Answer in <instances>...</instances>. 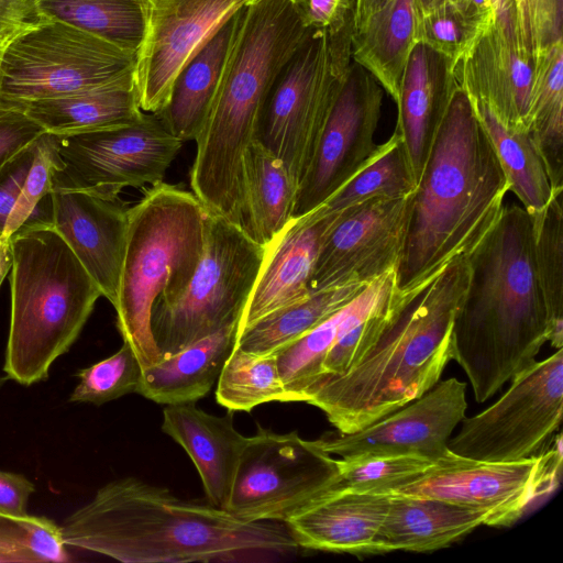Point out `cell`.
<instances>
[{"instance_id":"1","label":"cell","mask_w":563,"mask_h":563,"mask_svg":"<svg viewBox=\"0 0 563 563\" xmlns=\"http://www.w3.org/2000/svg\"><path fill=\"white\" fill-rule=\"evenodd\" d=\"M59 528L66 547L125 563L267 562L298 548L279 522L243 521L132 476L100 487Z\"/></svg>"},{"instance_id":"2","label":"cell","mask_w":563,"mask_h":563,"mask_svg":"<svg viewBox=\"0 0 563 563\" xmlns=\"http://www.w3.org/2000/svg\"><path fill=\"white\" fill-rule=\"evenodd\" d=\"M466 260L470 279L452 325V360L476 401L484 402L533 363L548 342L530 214L522 207H504Z\"/></svg>"},{"instance_id":"3","label":"cell","mask_w":563,"mask_h":563,"mask_svg":"<svg viewBox=\"0 0 563 563\" xmlns=\"http://www.w3.org/2000/svg\"><path fill=\"white\" fill-rule=\"evenodd\" d=\"M508 191L494 145L459 85L413 194L398 289L410 291L467 258L499 218Z\"/></svg>"},{"instance_id":"4","label":"cell","mask_w":563,"mask_h":563,"mask_svg":"<svg viewBox=\"0 0 563 563\" xmlns=\"http://www.w3.org/2000/svg\"><path fill=\"white\" fill-rule=\"evenodd\" d=\"M291 0H254L234 14L216 92L197 135L190 186L203 209L241 227L243 158L282 68L303 40Z\"/></svg>"},{"instance_id":"5","label":"cell","mask_w":563,"mask_h":563,"mask_svg":"<svg viewBox=\"0 0 563 563\" xmlns=\"http://www.w3.org/2000/svg\"><path fill=\"white\" fill-rule=\"evenodd\" d=\"M468 279L464 258L402 291L394 320L366 356L322 384L307 402L339 432L351 433L430 390L452 361V325Z\"/></svg>"},{"instance_id":"6","label":"cell","mask_w":563,"mask_h":563,"mask_svg":"<svg viewBox=\"0 0 563 563\" xmlns=\"http://www.w3.org/2000/svg\"><path fill=\"white\" fill-rule=\"evenodd\" d=\"M10 241L11 314L3 372L5 378L30 386L48 378L102 294L54 228L16 231Z\"/></svg>"},{"instance_id":"7","label":"cell","mask_w":563,"mask_h":563,"mask_svg":"<svg viewBox=\"0 0 563 563\" xmlns=\"http://www.w3.org/2000/svg\"><path fill=\"white\" fill-rule=\"evenodd\" d=\"M206 210L178 185L159 181L145 188L129 208L124 257L117 302V328L142 369L161 358L151 331L157 298L181 291L201 258Z\"/></svg>"},{"instance_id":"8","label":"cell","mask_w":563,"mask_h":563,"mask_svg":"<svg viewBox=\"0 0 563 563\" xmlns=\"http://www.w3.org/2000/svg\"><path fill=\"white\" fill-rule=\"evenodd\" d=\"M354 20L331 30L308 29L264 102L256 140L299 186L352 62Z\"/></svg>"},{"instance_id":"9","label":"cell","mask_w":563,"mask_h":563,"mask_svg":"<svg viewBox=\"0 0 563 563\" xmlns=\"http://www.w3.org/2000/svg\"><path fill=\"white\" fill-rule=\"evenodd\" d=\"M201 258L186 287L157 298L151 331L161 356L239 321L263 265L266 246L236 223L206 211Z\"/></svg>"},{"instance_id":"10","label":"cell","mask_w":563,"mask_h":563,"mask_svg":"<svg viewBox=\"0 0 563 563\" xmlns=\"http://www.w3.org/2000/svg\"><path fill=\"white\" fill-rule=\"evenodd\" d=\"M135 53L59 21H45L14 37L0 58V111L123 80Z\"/></svg>"},{"instance_id":"11","label":"cell","mask_w":563,"mask_h":563,"mask_svg":"<svg viewBox=\"0 0 563 563\" xmlns=\"http://www.w3.org/2000/svg\"><path fill=\"white\" fill-rule=\"evenodd\" d=\"M563 413V349L519 372L477 415L464 417L449 449L474 461L515 462L548 450Z\"/></svg>"},{"instance_id":"12","label":"cell","mask_w":563,"mask_h":563,"mask_svg":"<svg viewBox=\"0 0 563 563\" xmlns=\"http://www.w3.org/2000/svg\"><path fill=\"white\" fill-rule=\"evenodd\" d=\"M338 484L336 457L313 440L258 427L242 450L227 510L243 521L284 523Z\"/></svg>"},{"instance_id":"13","label":"cell","mask_w":563,"mask_h":563,"mask_svg":"<svg viewBox=\"0 0 563 563\" xmlns=\"http://www.w3.org/2000/svg\"><path fill=\"white\" fill-rule=\"evenodd\" d=\"M56 135L60 163L51 170V187L80 189L106 198H118L125 187L163 181L183 146L151 112L125 125Z\"/></svg>"},{"instance_id":"14","label":"cell","mask_w":563,"mask_h":563,"mask_svg":"<svg viewBox=\"0 0 563 563\" xmlns=\"http://www.w3.org/2000/svg\"><path fill=\"white\" fill-rule=\"evenodd\" d=\"M562 433L544 452L515 462H484L453 454L387 494L441 499L485 511L487 525L514 526L562 476Z\"/></svg>"},{"instance_id":"15","label":"cell","mask_w":563,"mask_h":563,"mask_svg":"<svg viewBox=\"0 0 563 563\" xmlns=\"http://www.w3.org/2000/svg\"><path fill=\"white\" fill-rule=\"evenodd\" d=\"M383 88L353 59L296 196L294 217L323 205L383 151L374 137Z\"/></svg>"},{"instance_id":"16","label":"cell","mask_w":563,"mask_h":563,"mask_svg":"<svg viewBox=\"0 0 563 563\" xmlns=\"http://www.w3.org/2000/svg\"><path fill=\"white\" fill-rule=\"evenodd\" d=\"M413 194L400 198L377 197L334 213L316 257L310 292L367 286L397 271Z\"/></svg>"},{"instance_id":"17","label":"cell","mask_w":563,"mask_h":563,"mask_svg":"<svg viewBox=\"0 0 563 563\" xmlns=\"http://www.w3.org/2000/svg\"><path fill=\"white\" fill-rule=\"evenodd\" d=\"M249 0H140L143 33L134 81L143 112L168 102L181 69Z\"/></svg>"},{"instance_id":"18","label":"cell","mask_w":563,"mask_h":563,"mask_svg":"<svg viewBox=\"0 0 563 563\" xmlns=\"http://www.w3.org/2000/svg\"><path fill=\"white\" fill-rule=\"evenodd\" d=\"M466 409V384L451 377L355 432L325 433L313 441L342 460L420 455L439 462L454 454L448 443Z\"/></svg>"},{"instance_id":"19","label":"cell","mask_w":563,"mask_h":563,"mask_svg":"<svg viewBox=\"0 0 563 563\" xmlns=\"http://www.w3.org/2000/svg\"><path fill=\"white\" fill-rule=\"evenodd\" d=\"M53 228L112 306L124 257L129 205L85 190L52 187Z\"/></svg>"},{"instance_id":"20","label":"cell","mask_w":563,"mask_h":563,"mask_svg":"<svg viewBox=\"0 0 563 563\" xmlns=\"http://www.w3.org/2000/svg\"><path fill=\"white\" fill-rule=\"evenodd\" d=\"M334 219L319 208L294 217L266 245L254 288L241 314L238 334L267 314L308 297L320 244Z\"/></svg>"},{"instance_id":"21","label":"cell","mask_w":563,"mask_h":563,"mask_svg":"<svg viewBox=\"0 0 563 563\" xmlns=\"http://www.w3.org/2000/svg\"><path fill=\"white\" fill-rule=\"evenodd\" d=\"M533 57L494 23L456 65L460 86L509 129H527Z\"/></svg>"},{"instance_id":"22","label":"cell","mask_w":563,"mask_h":563,"mask_svg":"<svg viewBox=\"0 0 563 563\" xmlns=\"http://www.w3.org/2000/svg\"><path fill=\"white\" fill-rule=\"evenodd\" d=\"M459 85L452 62L418 41L401 79L395 129L402 140L416 187Z\"/></svg>"},{"instance_id":"23","label":"cell","mask_w":563,"mask_h":563,"mask_svg":"<svg viewBox=\"0 0 563 563\" xmlns=\"http://www.w3.org/2000/svg\"><path fill=\"white\" fill-rule=\"evenodd\" d=\"M385 493L333 489L291 517L285 527L298 547L347 553L375 554V543L389 507Z\"/></svg>"},{"instance_id":"24","label":"cell","mask_w":563,"mask_h":563,"mask_svg":"<svg viewBox=\"0 0 563 563\" xmlns=\"http://www.w3.org/2000/svg\"><path fill=\"white\" fill-rule=\"evenodd\" d=\"M162 430L194 462L208 503L227 510L247 439L235 429L233 411L219 417L203 411L195 402L166 405Z\"/></svg>"},{"instance_id":"25","label":"cell","mask_w":563,"mask_h":563,"mask_svg":"<svg viewBox=\"0 0 563 563\" xmlns=\"http://www.w3.org/2000/svg\"><path fill=\"white\" fill-rule=\"evenodd\" d=\"M387 495L389 507L376 538L375 554L432 552L487 525V514L475 508L434 498Z\"/></svg>"},{"instance_id":"26","label":"cell","mask_w":563,"mask_h":563,"mask_svg":"<svg viewBox=\"0 0 563 563\" xmlns=\"http://www.w3.org/2000/svg\"><path fill=\"white\" fill-rule=\"evenodd\" d=\"M238 325L239 321L232 322L176 353L161 356L142 369L136 393L161 405L196 402L206 397L235 344Z\"/></svg>"},{"instance_id":"27","label":"cell","mask_w":563,"mask_h":563,"mask_svg":"<svg viewBox=\"0 0 563 563\" xmlns=\"http://www.w3.org/2000/svg\"><path fill=\"white\" fill-rule=\"evenodd\" d=\"M14 110L23 112L45 132L58 135L125 125L143 114L134 74L111 85L26 102Z\"/></svg>"},{"instance_id":"28","label":"cell","mask_w":563,"mask_h":563,"mask_svg":"<svg viewBox=\"0 0 563 563\" xmlns=\"http://www.w3.org/2000/svg\"><path fill=\"white\" fill-rule=\"evenodd\" d=\"M417 0H388L351 37L352 59L367 70L397 102L416 43Z\"/></svg>"},{"instance_id":"29","label":"cell","mask_w":563,"mask_h":563,"mask_svg":"<svg viewBox=\"0 0 563 563\" xmlns=\"http://www.w3.org/2000/svg\"><path fill=\"white\" fill-rule=\"evenodd\" d=\"M297 191L285 165L254 140L243 158L242 229L266 246L292 219Z\"/></svg>"},{"instance_id":"30","label":"cell","mask_w":563,"mask_h":563,"mask_svg":"<svg viewBox=\"0 0 563 563\" xmlns=\"http://www.w3.org/2000/svg\"><path fill=\"white\" fill-rule=\"evenodd\" d=\"M232 15L190 59L175 79L167 104L156 114L183 143L195 141L212 102L230 44Z\"/></svg>"},{"instance_id":"31","label":"cell","mask_w":563,"mask_h":563,"mask_svg":"<svg viewBox=\"0 0 563 563\" xmlns=\"http://www.w3.org/2000/svg\"><path fill=\"white\" fill-rule=\"evenodd\" d=\"M533 62L526 128L552 189L563 190V40L536 55Z\"/></svg>"},{"instance_id":"32","label":"cell","mask_w":563,"mask_h":563,"mask_svg":"<svg viewBox=\"0 0 563 563\" xmlns=\"http://www.w3.org/2000/svg\"><path fill=\"white\" fill-rule=\"evenodd\" d=\"M507 176L509 191L531 216L542 212L554 192L542 157L528 129L505 126L484 103L472 100Z\"/></svg>"},{"instance_id":"33","label":"cell","mask_w":563,"mask_h":563,"mask_svg":"<svg viewBox=\"0 0 563 563\" xmlns=\"http://www.w3.org/2000/svg\"><path fill=\"white\" fill-rule=\"evenodd\" d=\"M365 287L357 285L311 292L242 331L234 346L260 356L274 355L349 303Z\"/></svg>"},{"instance_id":"34","label":"cell","mask_w":563,"mask_h":563,"mask_svg":"<svg viewBox=\"0 0 563 563\" xmlns=\"http://www.w3.org/2000/svg\"><path fill=\"white\" fill-rule=\"evenodd\" d=\"M47 21H59L136 53L143 33L140 0H40Z\"/></svg>"},{"instance_id":"35","label":"cell","mask_w":563,"mask_h":563,"mask_svg":"<svg viewBox=\"0 0 563 563\" xmlns=\"http://www.w3.org/2000/svg\"><path fill=\"white\" fill-rule=\"evenodd\" d=\"M554 192L545 209L531 217L533 256L548 316V342L563 347V206Z\"/></svg>"},{"instance_id":"36","label":"cell","mask_w":563,"mask_h":563,"mask_svg":"<svg viewBox=\"0 0 563 563\" xmlns=\"http://www.w3.org/2000/svg\"><path fill=\"white\" fill-rule=\"evenodd\" d=\"M216 398L230 411L250 412L271 401H294L285 389L275 355L260 356L233 346L217 380Z\"/></svg>"},{"instance_id":"37","label":"cell","mask_w":563,"mask_h":563,"mask_svg":"<svg viewBox=\"0 0 563 563\" xmlns=\"http://www.w3.org/2000/svg\"><path fill=\"white\" fill-rule=\"evenodd\" d=\"M415 190L402 140L394 131L382 153L318 208L322 214L336 213L373 198H400Z\"/></svg>"},{"instance_id":"38","label":"cell","mask_w":563,"mask_h":563,"mask_svg":"<svg viewBox=\"0 0 563 563\" xmlns=\"http://www.w3.org/2000/svg\"><path fill=\"white\" fill-rule=\"evenodd\" d=\"M462 0L446 1L428 11H418V41L452 62L454 67L490 26Z\"/></svg>"},{"instance_id":"39","label":"cell","mask_w":563,"mask_h":563,"mask_svg":"<svg viewBox=\"0 0 563 563\" xmlns=\"http://www.w3.org/2000/svg\"><path fill=\"white\" fill-rule=\"evenodd\" d=\"M0 556L7 563L67 562L60 528L53 520L34 515L0 510Z\"/></svg>"},{"instance_id":"40","label":"cell","mask_w":563,"mask_h":563,"mask_svg":"<svg viewBox=\"0 0 563 563\" xmlns=\"http://www.w3.org/2000/svg\"><path fill=\"white\" fill-rule=\"evenodd\" d=\"M336 460L339 470L336 489L360 493H387L416 479L441 462L420 455L373 456L360 460L336 457Z\"/></svg>"},{"instance_id":"41","label":"cell","mask_w":563,"mask_h":563,"mask_svg":"<svg viewBox=\"0 0 563 563\" xmlns=\"http://www.w3.org/2000/svg\"><path fill=\"white\" fill-rule=\"evenodd\" d=\"M142 367L131 346L123 342L112 355L76 373L78 383L70 402L101 406L128 394L136 393Z\"/></svg>"},{"instance_id":"42","label":"cell","mask_w":563,"mask_h":563,"mask_svg":"<svg viewBox=\"0 0 563 563\" xmlns=\"http://www.w3.org/2000/svg\"><path fill=\"white\" fill-rule=\"evenodd\" d=\"M57 135L44 132L36 139L34 161L19 199L5 224L2 239L10 236L23 224L36 203L52 190L51 170L58 162Z\"/></svg>"},{"instance_id":"43","label":"cell","mask_w":563,"mask_h":563,"mask_svg":"<svg viewBox=\"0 0 563 563\" xmlns=\"http://www.w3.org/2000/svg\"><path fill=\"white\" fill-rule=\"evenodd\" d=\"M36 140L13 155L0 168V238L34 161Z\"/></svg>"},{"instance_id":"44","label":"cell","mask_w":563,"mask_h":563,"mask_svg":"<svg viewBox=\"0 0 563 563\" xmlns=\"http://www.w3.org/2000/svg\"><path fill=\"white\" fill-rule=\"evenodd\" d=\"M532 55L563 40V0H528Z\"/></svg>"},{"instance_id":"45","label":"cell","mask_w":563,"mask_h":563,"mask_svg":"<svg viewBox=\"0 0 563 563\" xmlns=\"http://www.w3.org/2000/svg\"><path fill=\"white\" fill-rule=\"evenodd\" d=\"M44 132L21 111H0V168Z\"/></svg>"},{"instance_id":"46","label":"cell","mask_w":563,"mask_h":563,"mask_svg":"<svg viewBox=\"0 0 563 563\" xmlns=\"http://www.w3.org/2000/svg\"><path fill=\"white\" fill-rule=\"evenodd\" d=\"M308 29L331 30L354 20L355 0H292Z\"/></svg>"},{"instance_id":"47","label":"cell","mask_w":563,"mask_h":563,"mask_svg":"<svg viewBox=\"0 0 563 563\" xmlns=\"http://www.w3.org/2000/svg\"><path fill=\"white\" fill-rule=\"evenodd\" d=\"M40 0H0V46L23 32L47 21L38 9Z\"/></svg>"},{"instance_id":"48","label":"cell","mask_w":563,"mask_h":563,"mask_svg":"<svg viewBox=\"0 0 563 563\" xmlns=\"http://www.w3.org/2000/svg\"><path fill=\"white\" fill-rule=\"evenodd\" d=\"M34 484L24 475L0 470V510L13 515H26Z\"/></svg>"},{"instance_id":"49","label":"cell","mask_w":563,"mask_h":563,"mask_svg":"<svg viewBox=\"0 0 563 563\" xmlns=\"http://www.w3.org/2000/svg\"><path fill=\"white\" fill-rule=\"evenodd\" d=\"M490 3L494 13V24L520 44L515 0H490Z\"/></svg>"},{"instance_id":"50","label":"cell","mask_w":563,"mask_h":563,"mask_svg":"<svg viewBox=\"0 0 563 563\" xmlns=\"http://www.w3.org/2000/svg\"><path fill=\"white\" fill-rule=\"evenodd\" d=\"M388 0H355L354 2V29L360 27L374 12Z\"/></svg>"},{"instance_id":"51","label":"cell","mask_w":563,"mask_h":563,"mask_svg":"<svg viewBox=\"0 0 563 563\" xmlns=\"http://www.w3.org/2000/svg\"><path fill=\"white\" fill-rule=\"evenodd\" d=\"M462 2L487 24L494 23V13L490 0H462Z\"/></svg>"},{"instance_id":"52","label":"cell","mask_w":563,"mask_h":563,"mask_svg":"<svg viewBox=\"0 0 563 563\" xmlns=\"http://www.w3.org/2000/svg\"><path fill=\"white\" fill-rule=\"evenodd\" d=\"M13 254L11 241L0 238V286L12 267Z\"/></svg>"},{"instance_id":"53","label":"cell","mask_w":563,"mask_h":563,"mask_svg":"<svg viewBox=\"0 0 563 563\" xmlns=\"http://www.w3.org/2000/svg\"><path fill=\"white\" fill-rule=\"evenodd\" d=\"M446 1H454V0H417L418 4V11L423 12L428 11L441 3H444Z\"/></svg>"},{"instance_id":"54","label":"cell","mask_w":563,"mask_h":563,"mask_svg":"<svg viewBox=\"0 0 563 563\" xmlns=\"http://www.w3.org/2000/svg\"><path fill=\"white\" fill-rule=\"evenodd\" d=\"M5 379H7L5 377H1V376H0V388H1V387H2V385L4 384V380H5Z\"/></svg>"},{"instance_id":"55","label":"cell","mask_w":563,"mask_h":563,"mask_svg":"<svg viewBox=\"0 0 563 563\" xmlns=\"http://www.w3.org/2000/svg\"><path fill=\"white\" fill-rule=\"evenodd\" d=\"M0 563H7L5 559L0 556Z\"/></svg>"},{"instance_id":"56","label":"cell","mask_w":563,"mask_h":563,"mask_svg":"<svg viewBox=\"0 0 563 563\" xmlns=\"http://www.w3.org/2000/svg\"><path fill=\"white\" fill-rule=\"evenodd\" d=\"M2 48H3V47H1V46H0V58H1Z\"/></svg>"},{"instance_id":"57","label":"cell","mask_w":563,"mask_h":563,"mask_svg":"<svg viewBox=\"0 0 563 563\" xmlns=\"http://www.w3.org/2000/svg\"><path fill=\"white\" fill-rule=\"evenodd\" d=\"M249 1L251 2V1H254V0H249ZM291 1H292V0H291Z\"/></svg>"}]
</instances>
